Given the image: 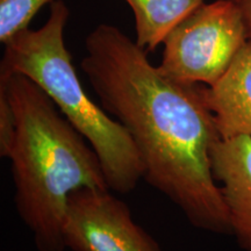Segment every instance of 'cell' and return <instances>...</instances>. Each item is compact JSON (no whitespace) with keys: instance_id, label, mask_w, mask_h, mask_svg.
Returning <instances> with one entry per match:
<instances>
[{"instance_id":"12","label":"cell","mask_w":251,"mask_h":251,"mask_svg":"<svg viewBox=\"0 0 251 251\" xmlns=\"http://www.w3.org/2000/svg\"><path fill=\"white\" fill-rule=\"evenodd\" d=\"M236 1H238V2H240V0H236Z\"/></svg>"},{"instance_id":"3","label":"cell","mask_w":251,"mask_h":251,"mask_svg":"<svg viewBox=\"0 0 251 251\" xmlns=\"http://www.w3.org/2000/svg\"><path fill=\"white\" fill-rule=\"evenodd\" d=\"M69 18L68 5L54 0L42 27L21 30L5 43L0 76L20 74L37 84L97 152L109 190L129 193L143 179L142 161L124 126L81 85L64 41Z\"/></svg>"},{"instance_id":"4","label":"cell","mask_w":251,"mask_h":251,"mask_svg":"<svg viewBox=\"0 0 251 251\" xmlns=\"http://www.w3.org/2000/svg\"><path fill=\"white\" fill-rule=\"evenodd\" d=\"M248 41L240 2H203L166 36L158 68L174 79L213 86Z\"/></svg>"},{"instance_id":"7","label":"cell","mask_w":251,"mask_h":251,"mask_svg":"<svg viewBox=\"0 0 251 251\" xmlns=\"http://www.w3.org/2000/svg\"><path fill=\"white\" fill-rule=\"evenodd\" d=\"M207 99L221 139L251 137V40L221 79L208 86Z\"/></svg>"},{"instance_id":"2","label":"cell","mask_w":251,"mask_h":251,"mask_svg":"<svg viewBox=\"0 0 251 251\" xmlns=\"http://www.w3.org/2000/svg\"><path fill=\"white\" fill-rule=\"evenodd\" d=\"M0 92L15 117L6 156L11 159L15 208L37 250L64 251L70 194L81 187L109 188L101 163L85 137L29 78L0 76Z\"/></svg>"},{"instance_id":"6","label":"cell","mask_w":251,"mask_h":251,"mask_svg":"<svg viewBox=\"0 0 251 251\" xmlns=\"http://www.w3.org/2000/svg\"><path fill=\"white\" fill-rule=\"evenodd\" d=\"M212 170L227 207L231 234L251 251V137L220 139L211 152Z\"/></svg>"},{"instance_id":"11","label":"cell","mask_w":251,"mask_h":251,"mask_svg":"<svg viewBox=\"0 0 251 251\" xmlns=\"http://www.w3.org/2000/svg\"><path fill=\"white\" fill-rule=\"evenodd\" d=\"M240 4L242 6L244 18H246L249 40H251V0H240Z\"/></svg>"},{"instance_id":"9","label":"cell","mask_w":251,"mask_h":251,"mask_svg":"<svg viewBox=\"0 0 251 251\" xmlns=\"http://www.w3.org/2000/svg\"><path fill=\"white\" fill-rule=\"evenodd\" d=\"M54 0H0V42L5 45L21 30L29 28L37 12Z\"/></svg>"},{"instance_id":"1","label":"cell","mask_w":251,"mask_h":251,"mask_svg":"<svg viewBox=\"0 0 251 251\" xmlns=\"http://www.w3.org/2000/svg\"><path fill=\"white\" fill-rule=\"evenodd\" d=\"M85 50L81 70L100 106L133 140L143 179L171 200L193 227L231 234L212 170L211 152L221 136L207 99L208 86L169 77L112 25L94 28Z\"/></svg>"},{"instance_id":"10","label":"cell","mask_w":251,"mask_h":251,"mask_svg":"<svg viewBox=\"0 0 251 251\" xmlns=\"http://www.w3.org/2000/svg\"><path fill=\"white\" fill-rule=\"evenodd\" d=\"M15 131V117L7 97L0 92V156L6 157Z\"/></svg>"},{"instance_id":"5","label":"cell","mask_w":251,"mask_h":251,"mask_svg":"<svg viewBox=\"0 0 251 251\" xmlns=\"http://www.w3.org/2000/svg\"><path fill=\"white\" fill-rule=\"evenodd\" d=\"M64 240L72 251H162L109 188L81 187L70 194Z\"/></svg>"},{"instance_id":"8","label":"cell","mask_w":251,"mask_h":251,"mask_svg":"<svg viewBox=\"0 0 251 251\" xmlns=\"http://www.w3.org/2000/svg\"><path fill=\"white\" fill-rule=\"evenodd\" d=\"M134 14L135 42L147 52L162 45L169 33L203 4V0H125Z\"/></svg>"}]
</instances>
